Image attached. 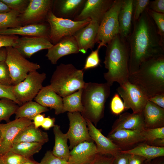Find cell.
<instances>
[{
  "mask_svg": "<svg viewBox=\"0 0 164 164\" xmlns=\"http://www.w3.org/2000/svg\"><path fill=\"white\" fill-rule=\"evenodd\" d=\"M132 23V29L127 39L129 74L136 71L143 62L164 54V39L159 34L146 9Z\"/></svg>",
  "mask_w": 164,
  "mask_h": 164,
  "instance_id": "cell-1",
  "label": "cell"
},
{
  "mask_svg": "<svg viewBox=\"0 0 164 164\" xmlns=\"http://www.w3.org/2000/svg\"><path fill=\"white\" fill-rule=\"evenodd\" d=\"M104 63L108 72L104 73L107 83L111 87L114 82L120 85L128 81L129 49L127 40L118 34L106 46Z\"/></svg>",
  "mask_w": 164,
  "mask_h": 164,
  "instance_id": "cell-2",
  "label": "cell"
},
{
  "mask_svg": "<svg viewBox=\"0 0 164 164\" xmlns=\"http://www.w3.org/2000/svg\"><path fill=\"white\" fill-rule=\"evenodd\" d=\"M128 81L139 88L148 99L164 93V54L142 63L136 71L129 74Z\"/></svg>",
  "mask_w": 164,
  "mask_h": 164,
  "instance_id": "cell-3",
  "label": "cell"
},
{
  "mask_svg": "<svg viewBox=\"0 0 164 164\" xmlns=\"http://www.w3.org/2000/svg\"><path fill=\"white\" fill-rule=\"evenodd\" d=\"M110 86L107 83H86L82 89L81 101L83 117L95 126L104 116L105 103L110 93Z\"/></svg>",
  "mask_w": 164,
  "mask_h": 164,
  "instance_id": "cell-4",
  "label": "cell"
},
{
  "mask_svg": "<svg viewBox=\"0 0 164 164\" xmlns=\"http://www.w3.org/2000/svg\"><path fill=\"white\" fill-rule=\"evenodd\" d=\"M84 72L72 64L61 63L56 67L50 81V86L63 97L71 94L84 87Z\"/></svg>",
  "mask_w": 164,
  "mask_h": 164,
  "instance_id": "cell-5",
  "label": "cell"
},
{
  "mask_svg": "<svg viewBox=\"0 0 164 164\" xmlns=\"http://www.w3.org/2000/svg\"><path fill=\"white\" fill-rule=\"evenodd\" d=\"M46 21L50 26L49 39L53 45L63 38L73 36L78 30L88 24L91 21L87 19L80 21L57 17L51 10L48 13Z\"/></svg>",
  "mask_w": 164,
  "mask_h": 164,
  "instance_id": "cell-6",
  "label": "cell"
},
{
  "mask_svg": "<svg viewBox=\"0 0 164 164\" xmlns=\"http://www.w3.org/2000/svg\"><path fill=\"white\" fill-rule=\"evenodd\" d=\"M123 0H114L111 6L106 12L99 24L96 43L98 47L106 46L115 36L119 34L118 16Z\"/></svg>",
  "mask_w": 164,
  "mask_h": 164,
  "instance_id": "cell-7",
  "label": "cell"
},
{
  "mask_svg": "<svg viewBox=\"0 0 164 164\" xmlns=\"http://www.w3.org/2000/svg\"><path fill=\"white\" fill-rule=\"evenodd\" d=\"M5 60L8 67L13 85L24 80L28 74L40 68L37 63L28 60L12 46L5 47Z\"/></svg>",
  "mask_w": 164,
  "mask_h": 164,
  "instance_id": "cell-8",
  "label": "cell"
},
{
  "mask_svg": "<svg viewBox=\"0 0 164 164\" xmlns=\"http://www.w3.org/2000/svg\"><path fill=\"white\" fill-rule=\"evenodd\" d=\"M46 77L45 73L34 70L29 72L22 81L12 86V93L20 106L35 97Z\"/></svg>",
  "mask_w": 164,
  "mask_h": 164,
  "instance_id": "cell-9",
  "label": "cell"
},
{
  "mask_svg": "<svg viewBox=\"0 0 164 164\" xmlns=\"http://www.w3.org/2000/svg\"><path fill=\"white\" fill-rule=\"evenodd\" d=\"M69 128L66 133L71 150L78 144L85 142H94L90 137L85 119L79 112H68Z\"/></svg>",
  "mask_w": 164,
  "mask_h": 164,
  "instance_id": "cell-10",
  "label": "cell"
},
{
  "mask_svg": "<svg viewBox=\"0 0 164 164\" xmlns=\"http://www.w3.org/2000/svg\"><path fill=\"white\" fill-rule=\"evenodd\" d=\"M116 90L123 99L125 109L131 108L134 113L143 111L148 99L137 86L128 81L120 85Z\"/></svg>",
  "mask_w": 164,
  "mask_h": 164,
  "instance_id": "cell-11",
  "label": "cell"
},
{
  "mask_svg": "<svg viewBox=\"0 0 164 164\" xmlns=\"http://www.w3.org/2000/svg\"><path fill=\"white\" fill-rule=\"evenodd\" d=\"M53 0H29L26 9L19 16L22 26L41 23L46 21Z\"/></svg>",
  "mask_w": 164,
  "mask_h": 164,
  "instance_id": "cell-12",
  "label": "cell"
},
{
  "mask_svg": "<svg viewBox=\"0 0 164 164\" xmlns=\"http://www.w3.org/2000/svg\"><path fill=\"white\" fill-rule=\"evenodd\" d=\"M33 123L25 118L15 119L6 124H0L1 135L0 139V156L9 151L13 141L19 132L25 127Z\"/></svg>",
  "mask_w": 164,
  "mask_h": 164,
  "instance_id": "cell-13",
  "label": "cell"
},
{
  "mask_svg": "<svg viewBox=\"0 0 164 164\" xmlns=\"http://www.w3.org/2000/svg\"><path fill=\"white\" fill-rule=\"evenodd\" d=\"M53 46L49 39L41 36L19 37L13 47L25 57L30 58L35 53L48 49Z\"/></svg>",
  "mask_w": 164,
  "mask_h": 164,
  "instance_id": "cell-14",
  "label": "cell"
},
{
  "mask_svg": "<svg viewBox=\"0 0 164 164\" xmlns=\"http://www.w3.org/2000/svg\"><path fill=\"white\" fill-rule=\"evenodd\" d=\"M114 0H86L80 13L73 19L80 21L87 19L100 23L103 16L111 6Z\"/></svg>",
  "mask_w": 164,
  "mask_h": 164,
  "instance_id": "cell-15",
  "label": "cell"
},
{
  "mask_svg": "<svg viewBox=\"0 0 164 164\" xmlns=\"http://www.w3.org/2000/svg\"><path fill=\"white\" fill-rule=\"evenodd\" d=\"M85 120L89 135L95 143L97 153L114 156L122 150L118 145L103 135L91 121Z\"/></svg>",
  "mask_w": 164,
  "mask_h": 164,
  "instance_id": "cell-16",
  "label": "cell"
},
{
  "mask_svg": "<svg viewBox=\"0 0 164 164\" xmlns=\"http://www.w3.org/2000/svg\"><path fill=\"white\" fill-rule=\"evenodd\" d=\"M79 52L73 36L65 37L48 50L46 56L52 64H56L59 59L65 56Z\"/></svg>",
  "mask_w": 164,
  "mask_h": 164,
  "instance_id": "cell-17",
  "label": "cell"
},
{
  "mask_svg": "<svg viewBox=\"0 0 164 164\" xmlns=\"http://www.w3.org/2000/svg\"><path fill=\"white\" fill-rule=\"evenodd\" d=\"M86 0H53L51 10L57 17L73 20L82 10Z\"/></svg>",
  "mask_w": 164,
  "mask_h": 164,
  "instance_id": "cell-18",
  "label": "cell"
},
{
  "mask_svg": "<svg viewBox=\"0 0 164 164\" xmlns=\"http://www.w3.org/2000/svg\"><path fill=\"white\" fill-rule=\"evenodd\" d=\"M99 23L91 21L86 26L78 30L73 35L79 52L85 54L89 49L92 50L96 43Z\"/></svg>",
  "mask_w": 164,
  "mask_h": 164,
  "instance_id": "cell-19",
  "label": "cell"
},
{
  "mask_svg": "<svg viewBox=\"0 0 164 164\" xmlns=\"http://www.w3.org/2000/svg\"><path fill=\"white\" fill-rule=\"evenodd\" d=\"M71 150L68 161L69 164H88L97 153L94 142H82Z\"/></svg>",
  "mask_w": 164,
  "mask_h": 164,
  "instance_id": "cell-20",
  "label": "cell"
},
{
  "mask_svg": "<svg viewBox=\"0 0 164 164\" xmlns=\"http://www.w3.org/2000/svg\"><path fill=\"white\" fill-rule=\"evenodd\" d=\"M145 128L143 111L132 113L126 112L120 115L114 122L109 133L120 129L141 131Z\"/></svg>",
  "mask_w": 164,
  "mask_h": 164,
  "instance_id": "cell-21",
  "label": "cell"
},
{
  "mask_svg": "<svg viewBox=\"0 0 164 164\" xmlns=\"http://www.w3.org/2000/svg\"><path fill=\"white\" fill-rule=\"evenodd\" d=\"M50 31L49 24L44 22L14 28L0 29V35H21L22 36H41L48 38Z\"/></svg>",
  "mask_w": 164,
  "mask_h": 164,
  "instance_id": "cell-22",
  "label": "cell"
},
{
  "mask_svg": "<svg viewBox=\"0 0 164 164\" xmlns=\"http://www.w3.org/2000/svg\"><path fill=\"white\" fill-rule=\"evenodd\" d=\"M34 100L43 107L54 109L56 115L63 113L62 98L55 92L50 85L43 87L34 98Z\"/></svg>",
  "mask_w": 164,
  "mask_h": 164,
  "instance_id": "cell-23",
  "label": "cell"
},
{
  "mask_svg": "<svg viewBox=\"0 0 164 164\" xmlns=\"http://www.w3.org/2000/svg\"><path fill=\"white\" fill-rule=\"evenodd\" d=\"M107 137L118 145L122 150L123 148L131 147L144 142L141 131H138L120 129L109 133Z\"/></svg>",
  "mask_w": 164,
  "mask_h": 164,
  "instance_id": "cell-24",
  "label": "cell"
},
{
  "mask_svg": "<svg viewBox=\"0 0 164 164\" xmlns=\"http://www.w3.org/2000/svg\"><path fill=\"white\" fill-rule=\"evenodd\" d=\"M133 0H123L118 16L119 35L127 40L132 28Z\"/></svg>",
  "mask_w": 164,
  "mask_h": 164,
  "instance_id": "cell-25",
  "label": "cell"
},
{
  "mask_svg": "<svg viewBox=\"0 0 164 164\" xmlns=\"http://www.w3.org/2000/svg\"><path fill=\"white\" fill-rule=\"evenodd\" d=\"M145 128L164 127V108L148 101L143 111Z\"/></svg>",
  "mask_w": 164,
  "mask_h": 164,
  "instance_id": "cell-26",
  "label": "cell"
},
{
  "mask_svg": "<svg viewBox=\"0 0 164 164\" xmlns=\"http://www.w3.org/2000/svg\"><path fill=\"white\" fill-rule=\"evenodd\" d=\"M48 140L47 133L36 128L33 123L25 127L19 132L14 139L13 143L27 142L44 144Z\"/></svg>",
  "mask_w": 164,
  "mask_h": 164,
  "instance_id": "cell-27",
  "label": "cell"
},
{
  "mask_svg": "<svg viewBox=\"0 0 164 164\" xmlns=\"http://www.w3.org/2000/svg\"><path fill=\"white\" fill-rule=\"evenodd\" d=\"M121 153L132 154L139 155L150 161L164 156V147L150 145L145 142H141L133 148L122 150Z\"/></svg>",
  "mask_w": 164,
  "mask_h": 164,
  "instance_id": "cell-28",
  "label": "cell"
},
{
  "mask_svg": "<svg viewBox=\"0 0 164 164\" xmlns=\"http://www.w3.org/2000/svg\"><path fill=\"white\" fill-rule=\"evenodd\" d=\"M53 132L55 136V144L52 152L55 156L68 161L70 151L67 142L68 139L66 133H63L60 126L55 125Z\"/></svg>",
  "mask_w": 164,
  "mask_h": 164,
  "instance_id": "cell-29",
  "label": "cell"
},
{
  "mask_svg": "<svg viewBox=\"0 0 164 164\" xmlns=\"http://www.w3.org/2000/svg\"><path fill=\"white\" fill-rule=\"evenodd\" d=\"M48 111L47 108L36 101H30L19 106L15 113V118H25L32 121L37 114Z\"/></svg>",
  "mask_w": 164,
  "mask_h": 164,
  "instance_id": "cell-30",
  "label": "cell"
},
{
  "mask_svg": "<svg viewBox=\"0 0 164 164\" xmlns=\"http://www.w3.org/2000/svg\"><path fill=\"white\" fill-rule=\"evenodd\" d=\"M44 144L41 143L27 142L14 143L9 151L28 159L38 153Z\"/></svg>",
  "mask_w": 164,
  "mask_h": 164,
  "instance_id": "cell-31",
  "label": "cell"
},
{
  "mask_svg": "<svg viewBox=\"0 0 164 164\" xmlns=\"http://www.w3.org/2000/svg\"><path fill=\"white\" fill-rule=\"evenodd\" d=\"M82 89L62 98L63 113L67 111L70 112H79L83 111L81 101Z\"/></svg>",
  "mask_w": 164,
  "mask_h": 164,
  "instance_id": "cell-32",
  "label": "cell"
},
{
  "mask_svg": "<svg viewBox=\"0 0 164 164\" xmlns=\"http://www.w3.org/2000/svg\"><path fill=\"white\" fill-rule=\"evenodd\" d=\"M20 14L17 12L12 10L0 14V29L22 26L19 19Z\"/></svg>",
  "mask_w": 164,
  "mask_h": 164,
  "instance_id": "cell-33",
  "label": "cell"
},
{
  "mask_svg": "<svg viewBox=\"0 0 164 164\" xmlns=\"http://www.w3.org/2000/svg\"><path fill=\"white\" fill-rule=\"evenodd\" d=\"M19 105L13 101L6 98L0 99V121L9 122L10 117L15 114Z\"/></svg>",
  "mask_w": 164,
  "mask_h": 164,
  "instance_id": "cell-34",
  "label": "cell"
},
{
  "mask_svg": "<svg viewBox=\"0 0 164 164\" xmlns=\"http://www.w3.org/2000/svg\"><path fill=\"white\" fill-rule=\"evenodd\" d=\"M144 142L151 145L155 140L159 139H164V127L155 128H145L141 131Z\"/></svg>",
  "mask_w": 164,
  "mask_h": 164,
  "instance_id": "cell-35",
  "label": "cell"
},
{
  "mask_svg": "<svg viewBox=\"0 0 164 164\" xmlns=\"http://www.w3.org/2000/svg\"><path fill=\"white\" fill-rule=\"evenodd\" d=\"M146 9L157 27L159 34L164 39V13Z\"/></svg>",
  "mask_w": 164,
  "mask_h": 164,
  "instance_id": "cell-36",
  "label": "cell"
},
{
  "mask_svg": "<svg viewBox=\"0 0 164 164\" xmlns=\"http://www.w3.org/2000/svg\"><path fill=\"white\" fill-rule=\"evenodd\" d=\"M149 0H133L132 22L138 20L146 9Z\"/></svg>",
  "mask_w": 164,
  "mask_h": 164,
  "instance_id": "cell-37",
  "label": "cell"
},
{
  "mask_svg": "<svg viewBox=\"0 0 164 164\" xmlns=\"http://www.w3.org/2000/svg\"><path fill=\"white\" fill-rule=\"evenodd\" d=\"M6 4L11 10L16 11L20 14L26 9L29 0H0Z\"/></svg>",
  "mask_w": 164,
  "mask_h": 164,
  "instance_id": "cell-38",
  "label": "cell"
},
{
  "mask_svg": "<svg viewBox=\"0 0 164 164\" xmlns=\"http://www.w3.org/2000/svg\"><path fill=\"white\" fill-rule=\"evenodd\" d=\"M0 156L5 164H22L27 159L10 151Z\"/></svg>",
  "mask_w": 164,
  "mask_h": 164,
  "instance_id": "cell-39",
  "label": "cell"
},
{
  "mask_svg": "<svg viewBox=\"0 0 164 164\" xmlns=\"http://www.w3.org/2000/svg\"><path fill=\"white\" fill-rule=\"evenodd\" d=\"M0 83L8 86L13 85L9 68L5 60L0 62Z\"/></svg>",
  "mask_w": 164,
  "mask_h": 164,
  "instance_id": "cell-40",
  "label": "cell"
},
{
  "mask_svg": "<svg viewBox=\"0 0 164 164\" xmlns=\"http://www.w3.org/2000/svg\"><path fill=\"white\" fill-rule=\"evenodd\" d=\"M110 107L112 112L116 115L120 114L125 110L124 103L118 94H115L112 97Z\"/></svg>",
  "mask_w": 164,
  "mask_h": 164,
  "instance_id": "cell-41",
  "label": "cell"
},
{
  "mask_svg": "<svg viewBox=\"0 0 164 164\" xmlns=\"http://www.w3.org/2000/svg\"><path fill=\"white\" fill-rule=\"evenodd\" d=\"M100 48H97L94 51H92L91 53L87 57L84 69L87 70L88 69L94 68L97 67L100 62L99 56V51Z\"/></svg>",
  "mask_w": 164,
  "mask_h": 164,
  "instance_id": "cell-42",
  "label": "cell"
},
{
  "mask_svg": "<svg viewBox=\"0 0 164 164\" xmlns=\"http://www.w3.org/2000/svg\"><path fill=\"white\" fill-rule=\"evenodd\" d=\"M40 164H69L68 161L54 155L52 151H47L40 162Z\"/></svg>",
  "mask_w": 164,
  "mask_h": 164,
  "instance_id": "cell-43",
  "label": "cell"
},
{
  "mask_svg": "<svg viewBox=\"0 0 164 164\" xmlns=\"http://www.w3.org/2000/svg\"><path fill=\"white\" fill-rule=\"evenodd\" d=\"M12 86L6 85L0 83V99L6 98L10 99L20 106L12 93Z\"/></svg>",
  "mask_w": 164,
  "mask_h": 164,
  "instance_id": "cell-44",
  "label": "cell"
},
{
  "mask_svg": "<svg viewBox=\"0 0 164 164\" xmlns=\"http://www.w3.org/2000/svg\"><path fill=\"white\" fill-rule=\"evenodd\" d=\"M114 156L97 153L93 159L88 164H112Z\"/></svg>",
  "mask_w": 164,
  "mask_h": 164,
  "instance_id": "cell-45",
  "label": "cell"
},
{
  "mask_svg": "<svg viewBox=\"0 0 164 164\" xmlns=\"http://www.w3.org/2000/svg\"><path fill=\"white\" fill-rule=\"evenodd\" d=\"M19 37L18 36L0 35V48L8 46L13 47Z\"/></svg>",
  "mask_w": 164,
  "mask_h": 164,
  "instance_id": "cell-46",
  "label": "cell"
},
{
  "mask_svg": "<svg viewBox=\"0 0 164 164\" xmlns=\"http://www.w3.org/2000/svg\"><path fill=\"white\" fill-rule=\"evenodd\" d=\"M147 9L157 12L164 13V0L150 1Z\"/></svg>",
  "mask_w": 164,
  "mask_h": 164,
  "instance_id": "cell-47",
  "label": "cell"
},
{
  "mask_svg": "<svg viewBox=\"0 0 164 164\" xmlns=\"http://www.w3.org/2000/svg\"><path fill=\"white\" fill-rule=\"evenodd\" d=\"M129 156V154L119 152L114 156L112 164H128Z\"/></svg>",
  "mask_w": 164,
  "mask_h": 164,
  "instance_id": "cell-48",
  "label": "cell"
},
{
  "mask_svg": "<svg viewBox=\"0 0 164 164\" xmlns=\"http://www.w3.org/2000/svg\"><path fill=\"white\" fill-rule=\"evenodd\" d=\"M148 100L164 108V93L155 94L149 98Z\"/></svg>",
  "mask_w": 164,
  "mask_h": 164,
  "instance_id": "cell-49",
  "label": "cell"
},
{
  "mask_svg": "<svg viewBox=\"0 0 164 164\" xmlns=\"http://www.w3.org/2000/svg\"><path fill=\"white\" fill-rule=\"evenodd\" d=\"M146 160L145 158L142 156L129 154L128 164H145Z\"/></svg>",
  "mask_w": 164,
  "mask_h": 164,
  "instance_id": "cell-50",
  "label": "cell"
},
{
  "mask_svg": "<svg viewBox=\"0 0 164 164\" xmlns=\"http://www.w3.org/2000/svg\"><path fill=\"white\" fill-rule=\"evenodd\" d=\"M55 122L54 118H51L49 116L45 118L41 126L44 129L48 130L54 126Z\"/></svg>",
  "mask_w": 164,
  "mask_h": 164,
  "instance_id": "cell-51",
  "label": "cell"
},
{
  "mask_svg": "<svg viewBox=\"0 0 164 164\" xmlns=\"http://www.w3.org/2000/svg\"><path fill=\"white\" fill-rule=\"evenodd\" d=\"M45 118L44 114H39L36 116L33 119V123L35 127L38 128L41 126Z\"/></svg>",
  "mask_w": 164,
  "mask_h": 164,
  "instance_id": "cell-52",
  "label": "cell"
},
{
  "mask_svg": "<svg viewBox=\"0 0 164 164\" xmlns=\"http://www.w3.org/2000/svg\"><path fill=\"white\" fill-rule=\"evenodd\" d=\"M11 10L6 4L0 0V14L7 12Z\"/></svg>",
  "mask_w": 164,
  "mask_h": 164,
  "instance_id": "cell-53",
  "label": "cell"
},
{
  "mask_svg": "<svg viewBox=\"0 0 164 164\" xmlns=\"http://www.w3.org/2000/svg\"><path fill=\"white\" fill-rule=\"evenodd\" d=\"M7 55V51L5 47L0 48V62L5 61Z\"/></svg>",
  "mask_w": 164,
  "mask_h": 164,
  "instance_id": "cell-54",
  "label": "cell"
},
{
  "mask_svg": "<svg viewBox=\"0 0 164 164\" xmlns=\"http://www.w3.org/2000/svg\"><path fill=\"white\" fill-rule=\"evenodd\" d=\"M158 147H164V139H159L154 141L151 145Z\"/></svg>",
  "mask_w": 164,
  "mask_h": 164,
  "instance_id": "cell-55",
  "label": "cell"
},
{
  "mask_svg": "<svg viewBox=\"0 0 164 164\" xmlns=\"http://www.w3.org/2000/svg\"><path fill=\"white\" fill-rule=\"evenodd\" d=\"M22 164H40V163L32 160L29 158L27 159Z\"/></svg>",
  "mask_w": 164,
  "mask_h": 164,
  "instance_id": "cell-56",
  "label": "cell"
},
{
  "mask_svg": "<svg viewBox=\"0 0 164 164\" xmlns=\"http://www.w3.org/2000/svg\"><path fill=\"white\" fill-rule=\"evenodd\" d=\"M151 160L147 161L146 164H164L163 160H157L156 161L151 162Z\"/></svg>",
  "mask_w": 164,
  "mask_h": 164,
  "instance_id": "cell-57",
  "label": "cell"
},
{
  "mask_svg": "<svg viewBox=\"0 0 164 164\" xmlns=\"http://www.w3.org/2000/svg\"><path fill=\"white\" fill-rule=\"evenodd\" d=\"M0 164H5L0 156Z\"/></svg>",
  "mask_w": 164,
  "mask_h": 164,
  "instance_id": "cell-58",
  "label": "cell"
},
{
  "mask_svg": "<svg viewBox=\"0 0 164 164\" xmlns=\"http://www.w3.org/2000/svg\"><path fill=\"white\" fill-rule=\"evenodd\" d=\"M1 131L0 130V138H1Z\"/></svg>",
  "mask_w": 164,
  "mask_h": 164,
  "instance_id": "cell-59",
  "label": "cell"
},
{
  "mask_svg": "<svg viewBox=\"0 0 164 164\" xmlns=\"http://www.w3.org/2000/svg\"><path fill=\"white\" fill-rule=\"evenodd\" d=\"M147 160L146 161L145 164H147Z\"/></svg>",
  "mask_w": 164,
  "mask_h": 164,
  "instance_id": "cell-60",
  "label": "cell"
}]
</instances>
